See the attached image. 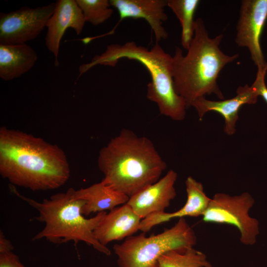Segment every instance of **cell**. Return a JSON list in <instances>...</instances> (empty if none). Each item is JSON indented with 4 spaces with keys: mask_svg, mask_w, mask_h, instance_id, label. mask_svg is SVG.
Listing matches in <instances>:
<instances>
[{
    "mask_svg": "<svg viewBox=\"0 0 267 267\" xmlns=\"http://www.w3.org/2000/svg\"><path fill=\"white\" fill-rule=\"evenodd\" d=\"M0 174L12 185L32 191L63 186L70 177L66 156L59 146L23 132L0 129Z\"/></svg>",
    "mask_w": 267,
    "mask_h": 267,
    "instance_id": "1",
    "label": "cell"
},
{
    "mask_svg": "<svg viewBox=\"0 0 267 267\" xmlns=\"http://www.w3.org/2000/svg\"><path fill=\"white\" fill-rule=\"evenodd\" d=\"M102 181L129 197L158 181L167 164L153 142L123 129L99 151Z\"/></svg>",
    "mask_w": 267,
    "mask_h": 267,
    "instance_id": "2",
    "label": "cell"
},
{
    "mask_svg": "<svg viewBox=\"0 0 267 267\" xmlns=\"http://www.w3.org/2000/svg\"><path fill=\"white\" fill-rule=\"evenodd\" d=\"M223 35L209 36L202 18L195 20L194 36L186 54L176 47L173 56L172 73L176 92L185 100L187 108L197 99L215 94L220 100L224 96L217 80L222 69L238 57L223 52L220 45Z\"/></svg>",
    "mask_w": 267,
    "mask_h": 267,
    "instance_id": "3",
    "label": "cell"
},
{
    "mask_svg": "<svg viewBox=\"0 0 267 267\" xmlns=\"http://www.w3.org/2000/svg\"><path fill=\"white\" fill-rule=\"evenodd\" d=\"M125 58L139 62L148 71L151 81L147 86L146 96L157 104L160 114L174 121L183 120L188 108L175 89L173 56L158 43L150 49L133 41L108 45L104 52L95 55L90 62L81 65L79 71L83 74L97 65L114 67L120 59Z\"/></svg>",
    "mask_w": 267,
    "mask_h": 267,
    "instance_id": "4",
    "label": "cell"
},
{
    "mask_svg": "<svg viewBox=\"0 0 267 267\" xmlns=\"http://www.w3.org/2000/svg\"><path fill=\"white\" fill-rule=\"evenodd\" d=\"M9 187L12 193L38 211L39 216L35 218L44 223L43 229L33 237V241L45 239L55 244L72 241L75 245L82 241L101 253L111 255L110 250L101 244L94 233L107 212H101L93 217L85 218L82 213L85 201L74 198V188L39 202L21 194L13 185Z\"/></svg>",
    "mask_w": 267,
    "mask_h": 267,
    "instance_id": "5",
    "label": "cell"
},
{
    "mask_svg": "<svg viewBox=\"0 0 267 267\" xmlns=\"http://www.w3.org/2000/svg\"><path fill=\"white\" fill-rule=\"evenodd\" d=\"M197 242L195 232L184 218L171 228L157 235L146 233L126 238L113 247L119 267H158V260L172 250L183 251L193 247Z\"/></svg>",
    "mask_w": 267,
    "mask_h": 267,
    "instance_id": "6",
    "label": "cell"
},
{
    "mask_svg": "<svg viewBox=\"0 0 267 267\" xmlns=\"http://www.w3.org/2000/svg\"><path fill=\"white\" fill-rule=\"evenodd\" d=\"M254 203L248 192L234 196L218 193L211 198L202 220L206 222L235 226L239 231L240 242L245 245H253L259 234L258 221L249 215Z\"/></svg>",
    "mask_w": 267,
    "mask_h": 267,
    "instance_id": "7",
    "label": "cell"
},
{
    "mask_svg": "<svg viewBox=\"0 0 267 267\" xmlns=\"http://www.w3.org/2000/svg\"><path fill=\"white\" fill-rule=\"evenodd\" d=\"M55 2L31 8L23 6L0 14V44H22L36 39L46 27Z\"/></svg>",
    "mask_w": 267,
    "mask_h": 267,
    "instance_id": "8",
    "label": "cell"
},
{
    "mask_svg": "<svg viewBox=\"0 0 267 267\" xmlns=\"http://www.w3.org/2000/svg\"><path fill=\"white\" fill-rule=\"evenodd\" d=\"M267 20V0H243L236 25L235 43L246 47L257 71L267 72L260 39Z\"/></svg>",
    "mask_w": 267,
    "mask_h": 267,
    "instance_id": "9",
    "label": "cell"
},
{
    "mask_svg": "<svg viewBox=\"0 0 267 267\" xmlns=\"http://www.w3.org/2000/svg\"><path fill=\"white\" fill-rule=\"evenodd\" d=\"M259 95L256 89L252 85L239 86L236 90V95L229 99L211 100L205 97L193 101L191 106L196 111L200 120L208 112L215 111L220 114L224 119V132L229 135L236 132V124L238 120V112L245 104L257 103Z\"/></svg>",
    "mask_w": 267,
    "mask_h": 267,
    "instance_id": "10",
    "label": "cell"
},
{
    "mask_svg": "<svg viewBox=\"0 0 267 267\" xmlns=\"http://www.w3.org/2000/svg\"><path fill=\"white\" fill-rule=\"evenodd\" d=\"M86 20L76 0H58L55 2L54 11L47 21L45 44L47 49L55 58L58 66L60 44L62 37L69 28L74 30L77 35L84 29Z\"/></svg>",
    "mask_w": 267,
    "mask_h": 267,
    "instance_id": "11",
    "label": "cell"
},
{
    "mask_svg": "<svg viewBox=\"0 0 267 267\" xmlns=\"http://www.w3.org/2000/svg\"><path fill=\"white\" fill-rule=\"evenodd\" d=\"M177 178V173L170 170L158 181L130 197L127 204L141 219L165 212L176 196L175 184Z\"/></svg>",
    "mask_w": 267,
    "mask_h": 267,
    "instance_id": "12",
    "label": "cell"
},
{
    "mask_svg": "<svg viewBox=\"0 0 267 267\" xmlns=\"http://www.w3.org/2000/svg\"><path fill=\"white\" fill-rule=\"evenodd\" d=\"M109 2L119 12L118 24L126 18H142L149 24L156 43L168 38V33L163 26V22L168 19L164 9L167 6V0H110Z\"/></svg>",
    "mask_w": 267,
    "mask_h": 267,
    "instance_id": "13",
    "label": "cell"
},
{
    "mask_svg": "<svg viewBox=\"0 0 267 267\" xmlns=\"http://www.w3.org/2000/svg\"><path fill=\"white\" fill-rule=\"evenodd\" d=\"M187 200L184 206L173 213L159 212L152 214L141 220L139 230L142 232L149 231L153 227L170 221L175 218L187 216H202L207 209L211 198L207 196L203 184L191 176L185 180Z\"/></svg>",
    "mask_w": 267,
    "mask_h": 267,
    "instance_id": "14",
    "label": "cell"
},
{
    "mask_svg": "<svg viewBox=\"0 0 267 267\" xmlns=\"http://www.w3.org/2000/svg\"><path fill=\"white\" fill-rule=\"evenodd\" d=\"M141 218L127 203L106 213L94 230L102 245L132 236L139 230Z\"/></svg>",
    "mask_w": 267,
    "mask_h": 267,
    "instance_id": "15",
    "label": "cell"
},
{
    "mask_svg": "<svg viewBox=\"0 0 267 267\" xmlns=\"http://www.w3.org/2000/svg\"><path fill=\"white\" fill-rule=\"evenodd\" d=\"M36 51L29 45L0 44V78L5 81L19 78L28 72L38 59Z\"/></svg>",
    "mask_w": 267,
    "mask_h": 267,
    "instance_id": "16",
    "label": "cell"
},
{
    "mask_svg": "<svg viewBox=\"0 0 267 267\" xmlns=\"http://www.w3.org/2000/svg\"><path fill=\"white\" fill-rule=\"evenodd\" d=\"M74 197L85 201L82 209L84 216L110 211L119 205L126 204L130 198L114 190L102 180L88 187L75 190Z\"/></svg>",
    "mask_w": 267,
    "mask_h": 267,
    "instance_id": "17",
    "label": "cell"
},
{
    "mask_svg": "<svg viewBox=\"0 0 267 267\" xmlns=\"http://www.w3.org/2000/svg\"><path fill=\"white\" fill-rule=\"evenodd\" d=\"M199 0H167V6L175 14L181 27V44L187 50L194 36V15L200 3Z\"/></svg>",
    "mask_w": 267,
    "mask_h": 267,
    "instance_id": "18",
    "label": "cell"
},
{
    "mask_svg": "<svg viewBox=\"0 0 267 267\" xmlns=\"http://www.w3.org/2000/svg\"><path fill=\"white\" fill-rule=\"evenodd\" d=\"M158 267H212L206 255L193 247L183 251L172 250L162 255Z\"/></svg>",
    "mask_w": 267,
    "mask_h": 267,
    "instance_id": "19",
    "label": "cell"
},
{
    "mask_svg": "<svg viewBox=\"0 0 267 267\" xmlns=\"http://www.w3.org/2000/svg\"><path fill=\"white\" fill-rule=\"evenodd\" d=\"M86 22L94 26L100 25L112 15L113 9L108 0H76Z\"/></svg>",
    "mask_w": 267,
    "mask_h": 267,
    "instance_id": "20",
    "label": "cell"
},
{
    "mask_svg": "<svg viewBox=\"0 0 267 267\" xmlns=\"http://www.w3.org/2000/svg\"><path fill=\"white\" fill-rule=\"evenodd\" d=\"M0 267H25L12 251L0 253Z\"/></svg>",
    "mask_w": 267,
    "mask_h": 267,
    "instance_id": "21",
    "label": "cell"
},
{
    "mask_svg": "<svg viewBox=\"0 0 267 267\" xmlns=\"http://www.w3.org/2000/svg\"><path fill=\"white\" fill-rule=\"evenodd\" d=\"M267 72L257 71L256 79L252 84L257 89L259 96H261L267 103V87L265 83Z\"/></svg>",
    "mask_w": 267,
    "mask_h": 267,
    "instance_id": "22",
    "label": "cell"
},
{
    "mask_svg": "<svg viewBox=\"0 0 267 267\" xmlns=\"http://www.w3.org/2000/svg\"><path fill=\"white\" fill-rule=\"evenodd\" d=\"M13 247L8 239H7L1 230L0 232V253L12 251Z\"/></svg>",
    "mask_w": 267,
    "mask_h": 267,
    "instance_id": "23",
    "label": "cell"
}]
</instances>
